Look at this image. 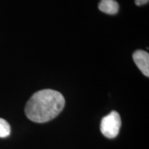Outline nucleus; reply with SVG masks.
<instances>
[{
	"label": "nucleus",
	"instance_id": "3",
	"mask_svg": "<svg viewBox=\"0 0 149 149\" xmlns=\"http://www.w3.org/2000/svg\"><path fill=\"white\" fill-rule=\"evenodd\" d=\"M133 60L141 72L148 77L149 76V54L142 50H137L133 55Z\"/></svg>",
	"mask_w": 149,
	"mask_h": 149
},
{
	"label": "nucleus",
	"instance_id": "4",
	"mask_svg": "<svg viewBox=\"0 0 149 149\" xmlns=\"http://www.w3.org/2000/svg\"><path fill=\"white\" fill-rule=\"evenodd\" d=\"M98 7L100 11L109 15H115L119 10V4L115 0H101Z\"/></svg>",
	"mask_w": 149,
	"mask_h": 149
},
{
	"label": "nucleus",
	"instance_id": "2",
	"mask_svg": "<svg viewBox=\"0 0 149 149\" xmlns=\"http://www.w3.org/2000/svg\"><path fill=\"white\" fill-rule=\"evenodd\" d=\"M121 125L122 120L120 114L117 111H113L102 118L100 130L106 137L113 139L118 135Z\"/></svg>",
	"mask_w": 149,
	"mask_h": 149
},
{
	"label": "nucleus",
	"instance_id": "6",
	"mask_svg": "<svg viewBox=\"0 0 149 149\" xmlns=\"http://www.w3.org/2000/svg\"><path fill=\"white\" fill-rule=\"evenodd\" d=\"M149 0H135V4L137 6H142L148 3Z\"/></svg>",
	"mask_w": 149,
	"mask_h": 149
},
{
	"label": "nucleus",
	"instance_id": "5",
	"mask_svg": "<svg viewBox=\"0 0 149 149\" xmlns=\"http://www.w3.org/2000/svg\"><path fill=\"white\" fill-rule=\"evenodd\" d=\"M10 134V126L7 121L0 118V137H6Z\"/></svg>",
	"mask_w": 149,
	"mask_h": 149
},
{
	"label": "nucleus",
	"instance_id": "1",
	"mask_svg": "<svg viewBox=\"0 0 149 149\" xmlns=\"http://www.w3.org/2000/svg\"><path fill=\"white\" fill-rule=\"evenodd\" d=\"M65 99L62 94L52 89L37 91L29 99L25 114L32 122L45 123L55 118L62 111Z\"/></svg>",
	"mask_w": 149,
	"mask_h": 149
}]
</instances>
